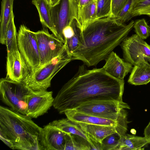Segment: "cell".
I'll use <instances>...</instances> for the list:
<instances>
[{"label": "cell", "mask_w": 150, "mask_h": 150, "mask_svg": "<svg viewBox=\"0 0 150 150\" xmlns=\"http://www.w3.org/2000/svg\"><path fill=\"white\" fill-rule=\"evenodd\" d=\"M124 84V80L112 77L103 68L88 70L83 64L59 91L53 106L59 113L64 114L88 101L122 102Z\"/></svg>", "instance_id": "6da1fadb"}, {"label": "cell", "mask_w": 150, "mask_h": 150, "mask_svg": "<svg viewBox=\"0 0 150 150\" xmlns=\"http://www.w3.org/2000/svg\"><path fill=\"white\" fill-rule=\"evenodd\" d=\"M134 23L121 24L108 16L88 24L82 30L79 45L71 54L72 60H81L88 67L96 65L127 36Z\"/></svg>", "instance_id": "7a4b0ae2"}, {"label": "cell", "mask_w": 150, "mask_h": 150, "mask_svg": "<svg viewBox=\"0 0 150 150\" xmlns=\"http://www.w3.org/2000/svg\"><path fill=\"white\" fill-rule=\"evenodd\" d=\"M32 118L0 106V130L12 143L14 150H42L40 143L42 128Z\"/></svg>", "instance_id": "3957f363"}, {"label": "cell", "mask_w": 150, "mask_h": 150, "mask_svg": "<svg viewBox=\"0 0 150 150\" xmlns=\"http://www.w3.org/2000/svg\"><path fill=\"white\" fill-rule=\"evenodd\" d=\"M72 60V57L65 46L61 52L49 62L29 71L22 81L32 90H47L51 86L54 76L65 65Z\"/></svg>", "instance_id": "277c9868"}, {"label": "cell", "mask_w": 150, "mask_h": 150, "mask_svg": "<svg viewBox=\"0 0 150 150\" xmlns=\"http://www.w3.org/2000/svg\"><path fill=\"white\" fill-rule=\"evenodd\" d=\"M33 91L22 82L6 77L0 79L1 100L12 110L22 114H26L27 99Z\"/></svg>", "instance_id": "5b68a950"}, {"label": "cell", "mask_w": 150, "mask_h": 150, "mask_svg": "<svg viewBox=\"0 0 150 150\" xmlns=\"http://www.w3.org/2000/svg\"><path fill=\"white\" fill-rule=\"evenodd\" d=\"M130 108L129 105L123 101L101 100L85 102L72 110L89 115L118 120L127 115L125 109Z\"/></svg>", "instance_id": "8992f818"}, {"label": "cell", "mask_w": 150, "mask_h": 150, "mask_svg": "<svg viewBox=\"0 0 150 150\" xmlns=\"http://www.w3.org/2000/svg\"><path fill=\"white\" fill-rule=\"evenodd\" d=\"M18 47L29 71L38 67L40 58L35 33L24 24L19 27L17 35Z\"/></svg>", "instance_id": "52a82bcc"}, {"label": "cell", "mask_w": 150, "mask_h": 150, "mask_svg": "<svg viewBox=\"0 0 150 150\" xmlns=\"http://www.w3.org/2000/svg\"><path fill=\"white\" fill-rule=\"evenodd\" d=\"M120 45L124 60L133 65L143 59L150 62V45L136 34L126 37Z\"/></svg>", "instance_id": "ba28073f"}, {"label": "cell", "mask_w": 150, "mask_h": 150, "mask_svg": "<svg viewBox=\"0 0 150 150\" xmlns=\"http://www.w3.org/2000/svg\"><path fill=\"white\" fill-rule=\"evenodd\" d=\"M35 33L40 56V66L57 56L63 49L64 45L54 34H50L47 29L43 28Z\"/></svg>", "instance_id": "9c48e42d"}, {"label": "cell", "mask_w": 150, "mask_h": 150, "mask_svg": "<svg viewBox=\"0 0 150 150\" xmlns=\"http://www.w3.org/2000/svg\"><path fill=\"white\" fill-rule=\"evenodd\" d=\"M50 13L56 37L65 44L63 30L74 18L69 0H60L55 5L50 6Z\"/></svg>", "instance_id": "30bf717a"}, {"label": "cell", "mask_w": 150, "mask_h": 150, "mask_svg": "<svg viewBox=\"0 0 150 150\" xmlns=\"http://www.w3.org/2000/svg\"><path fill=\"white\" fill-rule=\"evenodd\" d=\"M52 95V91L33 90L27 99L26 115L36 118L47 113L53 106Z\"/></svg>", "instance_id": "8fae6325"}, {"label": "cell", "mask_w": 150, "mask_h": 150, "mask_svg": "<svg viewBox=\"0 0 150 150\" xmlns=\"http://www.w3.org/2000/svg\"><path fill=\"white\" fill-rule=\"evenodd\" d=\"M129 122L127 119L115 126L76 123L79 125L86 135L88 140V138H90L101 143L104 138L113 133L126 134L127 124Z\"/></svg>", "instance_id": "7c38bea8"}, {"label": "cell", "mask_w": 150, "mask_h": 150, "mask_svg": "<svg viewBox=\"0 0 150 150\" xmlns=\"http://www.w3.org/2000/svg\"><path fill=\"white\" fill-rule=\"evenodd\" d=\"M65 133L49 124L43 128L41 145L43 150H64Z\"/></svg>", "instance_id": "4fadbf2b"}, {"label": "cell", "mask_w": 150, "mask_h": 150, "mask_svg": "<svg viewBox=\"0 0 150 150\" xmlns=\"http://www.w3.org/2000/svg\"><path fill=\"white\" fill-rule=\"evenodd\" d=\"M105 60V63L103 68L111 76L119 79L124 80L133 68L131 63L121 58L113 51Z\"/></svg>", "instance_id": "5bb4252c"}, {"label": "cell", "mask_w": 150, "mask_h": 150, "mask_svg": "<svg viewBox=\"0 0 150 150\" xmlns=\"http://www.w3.org/2000/svg\"><path fill=\"white\" fill-rule=\"evenodd\" d=\"M67 117L77 123L102 125L115 126L127 119V115L118 120L100 117L85 114L73 110L65 111Z\"/></svg>", "instance_id": "9a60e30c"}, {"label": "cell", "mask_w": 150, "mask_h": 150, "mask_svg": "<svg viewBox=\"0 0 150 150\" xmlns=\"http://www.w3.org/2000/svg\"><path fill=\"white\" fill-rule=\"evenodd\" d=\"M6 76L11 80L22 82L29 70L20 52L10 61L6 62Z\"/></svg>", "instance_id": "2e32d148"}, {"label": "cell", "mask_w": 150, "mask_h": 150, "mask_svg": "<svg viewBox=\"0 0 150 150\" xmlns=\"http://www.w3.org/2000/svg\"><path fill=\"white\" fill-rule=\"evenodd\" d=\"M129 83L135 86L146 84L150 82V64L145 59L134 65L128 80Z\"/></svg>", "instance_id": "e0dca14e"}, {"label": "cell", "mask_w": 150, "mask_h": 150, "mask_svg": "<svg viewBox=\"0 0 150 150\" xmlns=\"http://www.w3.org/2000/svg\"><path fill=\"white\" fill-rule=\"evenodd\" d=\"M14 0H2L0 16V42L6 44V34L7 27L13 15Z\"/></svg>", "instance_id": "ac0fdd59"}, {"label": "cell", "mask_w": 150, "mask_h": 150, "mask_svg": "<svg viewBox=\"0 0 150 150\" xmlns=\"http://www.w3.org/2000/svg\"><path fill=\"white\" fill-rule=\"evenodd\" d=\"M13 14L7 27L6 34L7 56L6 61H9L20 53L17 40V33L14 23Z\"/></svg>", "instance_id": "d6986e66"}, {"label": "cell", "mask_w": 150, "mask_h": 150, "mask_svg": "<svg viewBox=\"0 0 150 150\" xmlns=\"http://www.w3.org/2000/svg\"><path fill=\"white\" fill-rule=\"evenodd\" d=\"M38 11L40 22L45 27L48 28L56 36V34L50 13V6L47 0H32Z\"/></svg>", "instance_id": "ffe728a7"}, {"label": "cell", "mask_w": 150, "mask_h": 150, "mask_svg": "<svg viewBox=\"0 0 150 150\" xmlns=\"http://www.w3.org/2000/svg\"><path fill=\"white\" fill-rule=\"evenodd\" d=\"M150 144V139L145 137L126 134L121 140L119 150H144Z\"/></svg>", "instance_id": "44dd1931"}, {"label": "cell", "mask_w": 150, "mask_h": 150, "mask_svg": "<svg viewBox=\"0 0 150 150\" xmlns=\"http://www.w3.org/2000/svg\"><path fill=\"white\" fill-rule=\"evenodd\" d=\"M49 124L56 127L64 133L80 136L88 141L86 135L79 125L67 117L54 120Z\"/></svg>", "instance_id": "7402d4cb"}, {"label": "cell", "mask_w": 150, "mask_h": 150, "mask_svg": "<svg viewBox=\"0 0 150 150\" xmlns=\"http://www.w3.org/2000/svg\"><path fill=\"white\" fill-rule=\"evenodd\" d=\"M76 19L82 30L88 24L97 19L96 0L83 6L79 11Z\"/></svg>", "instance_id": "603a6c76"}, {"label": "cell", "mask_w": 150, "mask_h": 150, "mask_svg": "<svg viewBox=\"0 0 150 150\" xmlns=\"http://www.w3.org/2000/svg\"><path fill=\"white\" fill-rule=\"evenodd\" d=\"M74 27V33L70 38L66 39L64 44L65 48L68 53L71 54L79 45L82 40V30L77 20L75 18L72 19Z\"/></svg>", "instance_id": "cb8c5ba5"}, {"label": "cell", "mask_w": 150, "mask_h": 150, "mask_svg": "<svg viewBox=\"0 0 150 150\" xmlns=\"http://www.w3.org/2000/svg\"><path fill=\"white\" fill-rule=\"evenodd\" d=\"M64 150H90L91 147L88 141L78 135L65 133Z\"/></svg>", "instance_id": "d4e9b609"}, {"label": "cell", "mask_w": 150, "mask_h": 150, "mask_svg": "<svg viewBox=\"0 0 150 150\" xmlns=\"http://www.w3.org/2000/svg\"><path fill=\"white\" fill-rule=\"evenodd\" d=\"M126 134L115 133L107 136L101 142V150H119L122 139Z\"/></svg>", "instance_id": "484cf974"}, {"label": "cell", "mask_w": 150, "mask_h": 150, "mask_svg": "<svg viewBox=\"0 0 150 150\" xmlns=\"http://www.w3.org/2000/svg\"><path fill=\"white\" fill-rule=\"evenodd\" d=\"M132 17L142 15L150 17V0H135L131 11Z\"/></svg>", "instance_id": "4316f807"}, {"label": "cell", "mask_w": 150, "mask_h": 150, "mask_svg": "<svg viewBox=\"0 0 150 150\" xmlns=\"http://www.w3.org/2000/svg\"><path fill=\"white\" fill-rule=\"evenodd\" d=\"M97 19L109 16L111 13V0H96Z\"/></svg>", "instance_id": "83f0119b"}, {"label": "cell", "mask_w": 150, "mask_h": 150, "mask_svg": "<svg viewBox=\"0 0 150 150\" xmlns=\"http://www.w3.org/2000/svg\"><path fill=\"white\" fill-rule=\"evenodd\" d=\"M133 27L136 34L143 40L150 36V26L144 18L139 19L134 22Z\"/></svg>", "instance_id": "f1b7e54d"}, {"label": "cell", "mask_w": 150, "mask_h": 150, "mask_svg": "<svg viewBox=\"0 0 150 150\" xmlns=\"http://www.w3.org/2000/svg\"><path fill=\"white\" fill-rule=\"evenodd\" d=\"M135 0H128L126 4L120 13L115 19L119 23L124 24L129 21L132 18L131 10Z\"/></svg>", "instance_id": "f546056e"}, {"label": "cell", "mask_w": 150, "mask_h": 150, "mask_svg": "<svg viewBox=\"0 0 150 150\" xmlns=\"http://www.w3.org/2000/svg\"><path fill=\"white\" fill-rule=\"evenodd\" d=\"M128 0H111V11L110 16L116 19L126 4Z\"/></svg>", "instance_id": "4dcf8cb0"}, {"label": "cell", "mask_w": 150, "mask_h": 150, "mask_svg": "<svg viewBox=\"0 0 150 150\" xmlns=\"http://www.w3.org/2000/svg\"><path fill=\"white\" fill-rule=\"evenodd\" d=\"M74 17L77 18L78 13L84 6L94 0H69Z\"/></svg>", "instance_id": "1f68e13d"}, {"label": "cell", "mask_w": 150, "mask_h": 150, "mask_svg": "<svg viewBox=\"0 0 150 150\" xmlns=\"http://www.w3.org/2000/svg\"><path fill=\"white\" fill-rule=\"evenodd\" d=\"M0 138L4 143L10 148L13 150H14V148L12 143L6 134L1 130H0Z\"/></svg>", "instance_id": "d6a6232c"}, {"label": "cell", "mask_w": 150, "mask_h": 150, "mask_svg": "<svg viewBox=\"0 0 150 150\" xmlns=\"http://www.w3.org/2000/svg\"><path fill=\"white\" fill-rule=\"evenodd\" d=\"M144 134L146 138L150 139V121L144 130Z\"/></svg>", "instance_id": "836d02e7"}, {"label": "cell", "mask_w": 150, "mask_h": 150, "mask_svg": "<svg viewBox=\"0 0 150 150\" xmlns=\"http://www.w3.org/2000/svg\"><path fill=\"white\" fill-rule=\"evenodd\" d=\"M50 6L56 5L60 0H47Z\"/></svg>", "instance_id": "e575fe53"}]
</instances>
